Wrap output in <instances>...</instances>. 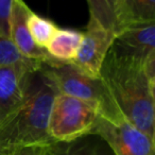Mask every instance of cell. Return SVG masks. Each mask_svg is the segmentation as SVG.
<instances>
[{
	"instance_id": "20",
	"label": "cell",
	"mask_w": 155,
	"mask_h": 155,
	"mask_svg": "<svg viewBox=\"0 0 155 155\" xmlns=\"http://www.w3.org/2000/svg\"><path fill=\"white\" fill-rule=\"evenodd\" d=\"M153 140H154V143H155V133H154V138H153Z\"/></svg>"
},
{
	"instance_id": "14",
	"label": "cell",
	"mask_w": 155,
	"mask_h": 155,
	"mask_svg": "<svg viewBox=\"0 0 155 155\" xmlns=\"http://www.w3.org/2000/svg\"><path fill=\"white\" fill-rule=\"evenodd\" d=\"M28 27L34 43L39 48L45 50L53 37L54 33L58 29V27L53 21L34 13L33 11H31L29 14Z\"/></svg>"
},
{
	"instance_id": "19",
	"label": "cell",
	"mask_w": 155,
	"mask_h": 155,
	"mask_svg": "<svg viewBox=\"0 0 155 155\" xmlns=\"http://www.w3.org/2000/svg\"><path fill=\"white\" fill-rule=\"evenodd\" d=\"M150 91H151V97H152L153 105L155 108V78L150 79Z\"/></svg>"
},
{
	"instance_id": "17",
	"label": "cell",
	"mask_w": 155,
	"mask_h": 155,
	"mask_svg": "<svg viewBox=\"0 0 155 155\" xmlns=\"http://www.w3.org/2000/svg\"><path fill=\"white\" fill-rule=\"evenodd\" d=\"M61 155H100V153L91 144H74L65 149Z\"/></svg>"
},
{
	"instance_id": "8",
	"label": "cell",
	"mask_w": 155,
	"mask_h": 155,
	"mask_svg": "<svg viewBox=\"0 0 155 155\" xmlns=\"http://www.w3.org/2000/svg\"><path fill=\"white\" fill-rule=\"evenodd\" d=\"M33 72L14 67H0V124L24 101Z\"/></svg>"
},
{
	"instance_id": "11",
	"label": "cell",
	"mask_w": 155,
	"mask_h": 155,
	"mask_svg": "<svg viewBox=\"0 0 155 155\" xmlns=\"http://www.w3.org/2000/svg\"><path fill=\"white\" fill-rule=\"evenodd\" d=\"M89 17L112 32L120 33L124 29L122 0H86Z\"/></svg>"
},
{
	"instance_id": "6",
	"label": "cell",
	"mask_w": 155,
	"mask_h": 155,
	"mask_svg": "<svg viewBox=\"0 0 155 155\" xmlns=\"http://www.w3.org/2000/svg\"><path fill=\"white\" fill-rule=\"evenodd\" d=\"M116 35V33L103 28L99 22L89 17L86 30L83 32L82 43L72 63L91 77L100 78L102 67Z\"/></svg>"
},
{
	"instance_id": "18",
	"label": "cell",
	"mask_w": 155,
	"mask_h": 155,
	"mask_svg": "<svg viewBox=\"0 0 155 155\" xmlns=\"http://www.w3.org/2000/svg\"><path fill=\"white\" fill-rule=\"evenodd\" d=\"M143 66L149 79L155 78V49L146 56L143 60Z\"/></svg>"
},
{
	"instance_id": "1",
	"label": "cell",
	"mask_w": 155,
	"mask_h": 155,
	"mask_svg": "<svg viewBox=\"0 0 155 155\" xmlns=\"http://www.w3.org/2000/svg\"><path fill=\"white\" fill-rule=\"evenodd\" d=\"M58 94L41 67L31 74L24 101L0 124V155L25 147L56 143L49 134V119Z\"/></svg>"
},
{
	"instance_id": "2",
	"label": "cell",
	"mask_w": 155,
	"mask_h": 155,
	"mask_svg": "<svg viewBox=\"0 0 155 155\" xmlns=\"http://www.w3.org/2000/svg\"><path fill=\"white\" fill-rule=\"evenodd\" d=\"M100 78L120 114L153 139L155 108L143 61L122 55L110 49Z\"/></svg>"
},
{
	"instance_id": "5",
	"label": "cell",
	"mask_w": 155,
	"mask_h": 155,
	"mask_svg": "<svg viewBox=\"0 0 155 155\" xmlns=\"http://www.w3.org/2000/svg\"><path fill=\"white\" fill-rule=\"evenodd\" d=\"M91 135L101 137L115 155H155L154 140L121 114L99 115Z\"/></svg>"
},
{
	"instance_id": "10",
	"label": "cell",
	"mask_w": 155,
	"mask_h": 155,
	"mask_svg": "<svg viewBox=\"0 0 155 155\" xmlns=\"http://www.w3.org/2000/svg\"><path fill=\"white\" fill-rule=\"evenodd\" d=\"M83 39L82 31L61 29L54 33L46 51L51 58L60 62H73Z\"/></svg>"
},
{
	"instance_id": "15",
	"label": "cell",
	"mask_w": 155,
	"mask_h": 155,
	"mask_svg": "<svg viewBox=\"0 0 155 155\" xmlns=\"http://www.w3.org/2000/svg\"><path fill=\"white\" fill-rule=\"evenodd\" d=\"M55 144L50 146H30L13 151L8 155H53Z\"/></svg>"
},
{
	"instance_id": "4",
	"label": "cell",
	"mask_w": 155,
	"mask_h": 155,
	"mask_svg": "<svg viewBox=\"0 0 155 155\" xmlns=\"http://www.w3.org/2000/svg\"><path fill=\"white\" fill-rule=\"evenodd\" d=\"M99 115L96 106L58 93L52 104L49 134L56 143H70L91 135Z\"/></svg>"
},
{
	"instance_id": "16",
	"label": "cell",
	"mask_w": 155,
	"mask_h": 155,
	"mask_svg": "<svg viewBox=\"0 0 155 155\" xmlns=\"http://www.w3.org/2000/svg\"><path fill=\"white\" fill-rule=\"evenodd\" d=\"M12 0H0V32L10 36L9 19Z\"/></svg>"
},
{
	"instance_id": "13",
	"label": "cell",
	"mask_w": 155,
	"mask_h": 155,
	"mask_svg": "<svg viewBox=\"0 0 155 155\" xmlns=\"http://www.w3.org/2000/svg\"><path fill=\"white\" fill-rule=\"evenodd\" d=\"M124 28L155 21V0H122Z\"/></svg>"
},
{
	"instance_id": "3",
	"label": "cell",
	"mask_w": 155,
	"mask_h": 155,
	"mask_svg": "<svg viewBox=\"0 0 155 155\" xmlns=\"http://www.w3.org/2000/svg\"><path fill=\"white\" fill-rule=\"evenodd\" d=\"M41 68L53 81L58 93L96 106L100 115L120 114L101 78L91 77L72 62H60L51 58L43 63Z\"/></svg>"
},
{
	"instance_id": "9",
	"label": "cell",
	"mask_w": 155,
	"mask_h": 155,
	"mask_svg": "<svg viewBox=\"0 0 155 155\" xmlns=\"http://www.w3.org/2000/svg\"><path fill=\"white\" fill-rule=\"evenodd\" d=\"M112 49L122 55L143 61L155 49V21L124 28L116 35Z\"/></svg>"
},
{
	"instance_id": "12",
	"label": "cell",
	"mask_w": 155,
	"mask_h": 155,
	"mask_svg": "<svg viewBox=\"0 0 155 155\" xmlns=\"http://www.w3.org/2000/svg\"><path fill=\"white\" fill-rule=\"evenodd\" d=\"M41 62L22 55L10 36L0 32V67H14L33 72L41 69Z\"/></svg>"
},
{
	"instance_id": "7",
	"label": "cell",
	"mask_w": 155,
	"mask_h": 155,
	"mask_svg": "<svg viewBox=\"0 0 155 155\" xmlns=\"http://www.w3.org/2000/svg\"><path fill=\"white\" fill-rule=\"evenodd\" d=\"M32 10L24 0H12L10 12L9 28L10 38L22 55L31 60L46 62L50 56L45 49L34 43L28 27V17Z\"/></svg>"
}]
</instances>
